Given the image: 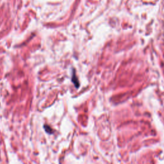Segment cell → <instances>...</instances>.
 Returning <instances> with one entry per match:
<instances>
[{
    "label": "cell",
    "instance_id": "cell-1",
    "mask_svg": "<svg viewBox=\"0 0 164 164\" xmlns=\"http://www.w3.org/2000/svg\"><path fill=\"white\" fill-rule=\"evenodd\" d=\"M44 128H45V130L48 133H52V130H51L50 127H49V126L46 125V126H44Z\"/></svg>",
    "mask_w": 164,
    "mask_h": 164
}]
</instances>
